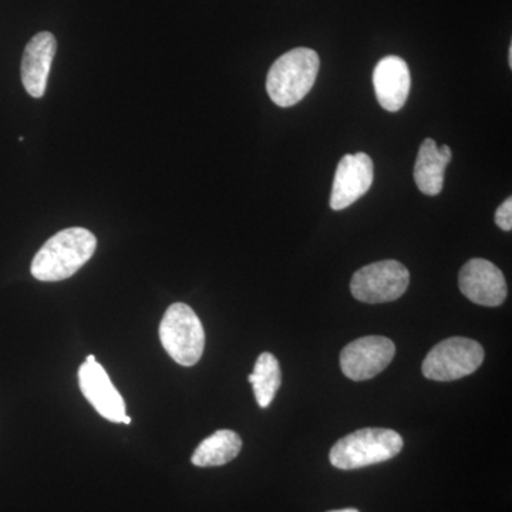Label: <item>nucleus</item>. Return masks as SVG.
<instances>
[{
	"label": "nucleus",
	"instance_id": "7ed1b4c3",
	"mask_svg": "<svg viewBox=\"0 0 512 512\" xmlns=\"http://www.w3.org/2000/svg\"><path fill=\"white\" fill-rule=\"evenodd\" d=\"M402 448L403 439L397 431L372 427L340 439L330 450L329 460L339 470H357L392 460Z\"/></svg>",
	"mask_w": 512,
	"mask_h": 512
},
{
	"label": "nucleus",
	"instance_id": "0eeeda50",
	"mask_svg": "<svg viewBox=\"0 0 512 512\" xmlns=\"http://www.w3.org/2000/svg\"><path fill=\"white\" fill-rule=\"evenodd\" d=\"M396 346L384 336H365L349 343L340 353L343 375L355 382L373 379L392 363Z\"/></svg>",
	"mask_w": 512,
	"mask_h": 512
},
{
	"label": "nucleus",
	"instance_id": "f3484780",
	"mask_svg": "<svg viewBox=\"0 0 512 512\" xmlns=\"http://www.w3.org/2000/svg\"><path fill=\"white\" fill-rule=\"evenodd\" d=\"M329 512H359L356 510V508H345V510H335V511H329Z\"/></svg>",
	"mask_w": 512,
	"mask_h": 512
},
{
	"label": "nucleus",
	"instance_id": "2eb2a0df",
	"mask_svg": "<svg viewBox=\"0 0 512 512\" xmlns=\"http://www.w3.org/2000/svg\"><path fill=\"white\" fill-rule=\"evenodd\" d=\"M281 380L278 359L272 353H262L256 360L254 373L248 377V382L254 387L256 403L261 409H266L274 402Z\"/></svg>",
	"mask_w": 512,
	"mask_h": 512
},
{
	"label": "nucleus",
	"instance_id": "ddd939ff",
	"mask_svg": "<svg viewBox=\"0 0 512 512\" xmlns=\"http://www.w3.org/2000/svg\"><path fill=\"white\" fill-rule=\"evenodd\" d=\"M450 161V147L437 146L433 138H426L423 141L414 165V181L423 194L430 197L440 194L444 185V173Z\"/></svg>",
	"mask_w": 512,
	"mask_h": 512
},
{
	"label": "nucleus",
	"instance_id": "f8f14e48",
	"mask_svg": "<svg viewBox=\"0 0 512 512\" xmlns=\"http://www.w3.org/2000/svg\"><path fill=\"white\" fill-rule=\"evenodd\" d=\"M56 37L49 32H40L26 45L22 59V83L26 92L35 99L45 96L47 77L55 59Z\"/></svg>",
	"mask_w": 512,
	"mask_h": 512
},
{
	"label": "nucleus",
	"instance_id": "4468645a",
	"mask_svg": "<svg viewBox=\"0 0 512 512\" xmlns=\"http://www.w3.org/2000/svg\"><path fill=\"white\" fill-rule=\"evenodd\" d=\"M242 450V439L235 431L218 430L202 441L191 457L197 467H220L231 463Z\"/></svg>",
	"mask_w": 512,
	"mask_h": 512
},
{
	"label": "nucleus",
	"instance_id": "dca6fc26",
	"mask_svg": "<svg viewBox=\"0 0 512 512\" xmlns=\"http://www.w3.org/2000/svg\"><path fill=\"white\" fill-rule=\"evenodd\" d=\"M495 224L498 225L503 231H511L512 229V198L508 197L507 200L500 205L497 212H495Z\"/></svg>",
	"mask_w": 512,
	"mask_h": 512
},
{
	"label": "nucleus",
	"instance_id": "39448f33",
	"mask_svg": "<svg viewBox=\"0 0 512 512\" xmlns=\"http://www.w3.org/2000/svg\"><path fill=\"white\" fill-rule=\"evenodd\" d=\"M484 349L467 338L443 340L430 350L423 362V375L436 382H453L473 375L483 365Z\"/></svg>",
	"mask_w": 512,
	"mask_h": 512
},
{
	"label": "nucleus",
	"instance_id": "9d476101",
	"mask_svg": "<svg viewBox=\"0 0 512 512\" xmlns=\"http://www.w3.org/2000/svg\"><path fill=\"white\" fill-rule=\"evenodd\" d=\"M373 184V161L365 153L346 154L340 160L333 181L330 207L346 210L362 198Z\"/></svg>",
	"mask_w": 512,
	"mask_h": 512
},
{
	"label": "nucleus",
	"instance_id": "1a4fd4ad",
	"mask_svg": "<svg viewBox=\"0 0 512 512\" xmlns=\"http://www.w3.org/2000/svg\"><path fill=\"white\" fill-rule=\"evenodd\" d=\"M460 291L477 305L495 308L507 298V282L498 266L487 259H470L458 275Z\"/></svg>",
	"mask_w": 512,
	"mask_h": 512
},
{
	"label": "nucleus",
	"instance_id": "f257e3e1",
	"mask_svg": "<svg viewBox=\"0 0 512 512\" xmlns=\"http://www.w3.org/2000/svg\"><path fill=\"white\" fill-rule=\"evenodd\" d=\"M96 248L97 238L89 229H63L37 251L30 272L37 281H64L92 259Z\"/></svg>",
	"mask_w": 512,
	"mask_h": 512
},
{
	"label": "nucleus",
	"instance_id": "a211bd4d",
	"mask_svg": "<svg viewBox=\"0 0 512 512\" xmlns=\"http://www.w3.org/2000/svg\"><path fill=\"white\" fill-rule=\"evenodd\" d=\"M508 63H510V67H512V45H510V50H508Z\"/></svg>",
	"mask_w": 512,
	"mask_h": 512
},
{
	"label": "nucleus",
	"instance_id": "9b49d317",
	"mask_svg": "<svg viewBox=\"0 0 512 512\" xmlns=\"http://www.w3.org/2000/svg\"><path fill=\"white\" fill-rule=\"evenodd\" d=\"M373 86L380 106L390 113H396L406 104L412 87L409 66L402 57H384L373 72Z\"/></svg>",
	"mask_w": 512,
	"mask_h": 512
},
{
	"label": "nucleus",
	"instance_id": "6e6552de",
	"mask_svg": "<svg viewBox=\"0 0 512 512\" xmlns=\"http://www.w3.org/2000/svg\"><path fill=\"white\" fill-rule=\"evenodd\" d=\"M79 384L87 402L92 404L101 417L111 423H131L123 397L94 355L87 357L86 362L80 366Z\"/></svg>",
	"mask_w": 512,
	"mask_h": 512
},
{
	"label": "nucleus",
	"instance_id": "20e7f679",
	"mask_svg": "<svg viewBox=\"0 0 512 512\" xmlns=\"http://www.w3.org/2000/svg\"><path fill=\"white\" fill-rule=\"evenodd\" d=\"M160 340L171 359L178 365L191 367L200 362L204 353V326L190 306L174 303L161 320Z\"/></svg>",
	"mask_w": 512,
	"mask_h": 512
},
{
	"label": "nucleus",
	"instance_id": "423d86ee",
	"mask_svg": "<svg viewBox=\"0 0 512 512\" xmlns=\"http://www.w3.org/2000/svg\"><path fill=\"white\" fill-rule=\"evenodd\" d=\"M409 284L410 274L406 266L387 259L359 269L350 282V292L360 302L386 303L403 296Z\"/></svg>",
	"mask_w": 512,
	"mask_h": 512
},
{
	"label": "nucleus",
	"instance_id": "f03ea898",
	"mask_svg": "<svg viewBox=\"0 0 512 512\" xmlns=\"http://www.w3.org/2000/svg\"><path fill=\"white\" fill-rule=\"evenodd\" d=\"M320 67L318 53L298 47L279 57L266 77V90L276 106L291 107L305 99L316 82Z\"/></svg>",
	"mask_w": 512,
	"mask_h": 512
}]
</instances>
